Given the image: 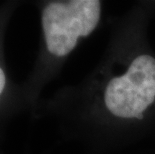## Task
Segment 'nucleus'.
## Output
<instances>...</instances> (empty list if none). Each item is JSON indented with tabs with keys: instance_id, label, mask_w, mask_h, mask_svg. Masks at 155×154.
<instances>
[{
	"instance_id": "nucleus-2",
	"label": "nucleus",
	"mask_w": 155,
	"mask_h": 154,
	"mask_svg": "<svg viewBox=\"0 0 155 154\" xmlns=\"http://www.w3.org/2000/svg\"><path fill=\"white\" fill-rule=\"evenodd\" d=\"M107 109L122 118H142L155 100V58L140 55L126 73L108 83L104 95Z\"/></svg>"
},
{
	"instance_id": "nucleus-3",
	"label": "nucleus",
	"mask_w": 155,
	"mask_h": 154,
	"mask_svg": "<svg viewBox=\"0 0 155 154\" xmlns=\"http://www.w3.org/2000/svg\"><path fill=\"white\" fill-rule=\"evenodd\" d=\"M4 85H5V76H4V73H3L2 69L0 68V94L2 93Z\"/></svg>"
},
{
	"instance_id": "nucleus-1",
	"label": "nucleus",
	"mask_w": 155,
	"mask_h": 154,
	"mask_svg": "<svg viewBox=\"0 0 155 154\" xmlns=\"http://www.w3.org/2000/svg\"><path fill=\"white\" fill-rule=\"evenodd\" d=\"M101 3L73 0L48 4L42 13L46 45L50 53L65 56L76 46L79 37L94 30L100 18Z\"/></svg>"
}]
</instances>
